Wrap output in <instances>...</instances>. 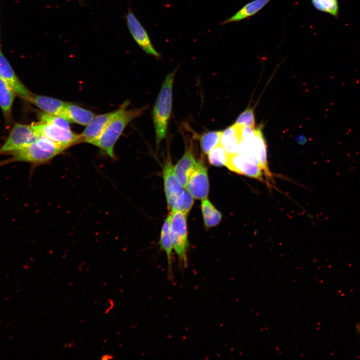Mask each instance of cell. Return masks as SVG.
<instances>
[{"mask_svg":"<svg viewBox=\"0 0 360 360\" xmlns=\"http://www.w3.org/2000/svg\"><path fill=\"white\" fill-rule=\"evenodd\" d=\"M194 199L191 194L186 190H184L176 200L172 210H178L187 215L192 206Z\"/></svg>","mask_w":360,"mask_h":360,"instance_id":"25","label":"cell"},{"mask_svg":"<svg viewBox=\"0 0 360 360\" xmlns=\"http://www.w3.org/2000/svg\"><path fill=\"white\" fill-rule=\"evenodd\" d=\"M197 162L191 149L188 150L178 163L174 166V172L180 183L186 188L188 178Z\"/></svg>","mask_w":360,"mask_h":360,"instance_id":"13","label":"cell"},{"mask_svg":"<svg viewBox=\"0 0 360 360\" xmlns=\"http://www.w3.org/2000/svg\"><path fill=\"white\" fill-rule=\"evenodd\" d=\"M254 154L256 158L259 166L264 171L267 178H272L267 161L266 145L260 127L254 128Z\"/></svg>","mask_w":360,"mask_h":360,"instance_id":"18","label":"cell"},{"mask_svg":"<svg viewBox=\"0 0 360 360\" xmlns=\"http://www.w3.org/2000/svg\"></svg>","mask_w":360,"mask_h":360,"instance_id":"28","label":"cell"},{"mask_svg":"<svg viewBox=\"0 0 360 360\" xmlns=\"http://www.w3.org/2000/svg\"><path fill=\"white\" fill-rule=\"evenodd\" d=\"M125 19L131 36L140 48L146 54L160 58L161 55L154 46L148 32L130 8L125 15Z\"/></svg>","mask_w":360,"mask_h":360,"instance_id":"7","label":"cell"},{"mask_svg":"<svg viewBox=\"0 0 360 360\" xmlns=\"http://www.w3.org/2000/svg\"><path fill=\"white\" fill-rule=\"evenodd\" d=\"M65 150L52 140L41 136L26 147L10 154V158L0 162V166L16 162H28L36 166L48 164Z\"/></svg>","mask_w":360,"mask_h":360,"instance_id":"2","label":"cell"},{"mask_svg":"<svg viewBox=\"0 0 360 360\" xmlns=\"http://www.w3.org/2000/svg\"><path fill=\"white\" fill-rule=\"evenodd\" d=\"M235 124L240 126L254 128L255 120L253 110L250 108H246L240 114L237 118Z\"/></svg>","mask_w":360,"mask_h":360,"instance_id":"26","label":"cell"},{"mask_svg":"<svg viewBox=\"0 0 360 360\" xmlns=\"http://www.w3.org/2000/svg\"><path fill=\"white\" fill-rule=\"evenodd\" d=\"M356 329H357L358 332L360 334V324L357 325Z\"/></svg>","mask_w":360,"mask_h":360,"instance_id":"27","label":"cell"},{"mask_svg":"<svg viewBox=\"0 0 360 360\" xmlns=\"http://www.w3.org/2000/svg\"><path fill=\"white\" fill-rule=\"evenodd\" d=\"M176 72L175 69L167 75L154 108L152 114L157 146L166 136L172 111V85Z\"/></svg>","mask_w":360,"mask_h":360,"instance_id":"3","label":"cell"},{"mask_svg":"<svg viewBox=\"0 0 360 360\" xmlns=\"http://www.w3.org/2000/svg\"><path fill=\"white\" fill-rule=\"evenodd\" d=\"M16 92L4 79L0 78V108L7 122L12 120V112Z\"/></svg>","mask_w":360,"mask_h":360,"instance_id":"16","label":"cell"},{"mask_svg":"<svg viewBox=\"0 0 360 360\" xmlns=\"http://www.w3.org/2000/svg\"><path fill=\"white\" fill-rule=\"evenodd\" d=\"M129 102L125 101L110 121L101 136L92 144L112 158H115L114 147L123 131L132 120L141 116L146 107L127 110Z\"/></svg>","mask_w":360,"mask_h":360,"instance_id":"1","label":"cell"},{"mask_svg":"<svg viewBox=\"0 0 360 360\" xmlns=\"http://www.w3.org/2000/svg\"><path fill=\"white\" fill-rule=\"evenodd\" d=\"M201 210L204 225L206 228L215 226L221 221V213L206 198L202 200Z\"/></svg>","mask_w":360,"mask_h":360,"instance_id":"21","label":"cell"},{"mask_svg":"<svg viewBox=\"0 0 360 360\" xmlns=\"http://www.w3.org/2000/svg\"><path fill=\"white\" fill-rule=\"evenodd\" d=\"M272 0H254L244 6L230 18L221 22L224 25L231 22H238L253 16L263 8Z\"/></svg>","mask_w":360,"mask_h":360,"instance_id":"19","label":"cell"},{"mask_svg":"<svg viewBox=\"0 0 360 360\" xmlns=\"http://www.w3.org/2000/svg\"><path fill=\"white\" fill-rule=\"evenodd\" d=\"M240 142L239 125L234 124L222 132L220 144L228 153H240Z\"/></svg>","mask_w":360,"mask_h":360,"instance_id":"20","label":"cell"},{"mask_svg":"<svg viewBox=\"0 0 360 360\" xmlns=\"http://www.w3.org/2000/svg\"><path fill=\"white\" fill-rule=\"evenodd\" d=\"M40 136L33 124L16 123L7 139L0 147V156L9 155L36 141Z\"/></svg>","mask_w":360,"mask_h":360,"instance_id":"5","label":"cell"},{"mask_svg":"<svg viewBox=\"0 0 360 360\" xmlns=\"http://www.w3.org/2000/svg\"><path fill=\"white\" fill-rule=\"evenodd\" d=\"M226 166L233 172L264 181L262 170L240 153L229 154Z\"/></svg>","mask_w":360,"mask_h":360,"instance_id":"9","label":"cell"},{"mask_svg":"<svg viewBox=\"0 0 360 360\" xmlns=\"http://www.w3.org/2000/svg\"><path fill=\"white\" fill-rule=\"evenodd\" d=\"M95 116L90 110L76 104L66 102L62 118L69 122L86 126Z\"/></svg>","mask_w":360,"mask_h":360,"instance_id":"15","label":"cell"},{"mask_svg":"<svg viewBox=\"0 0 360 360\" xmlns=\"http://www.w3.org/2000/svg\"><path fill=\"white\" fill-rule=\"evenodd\" d=\"M311 2L318 10L338 18L340 13L338 0H311Z\"/></svg>","mask_w":360,"mask_h":360,"instance_id":"22","label":"cell"},{"mask_svg":"<svg viewBox=\"0 0 360 360\" xmlns=\"http://www.w3.org/2000/svg\"><path fill=\"white\" fill-rule=\"evenodd\" d=\"M33 124L40 136H44L52 140L64 149L82 142L80 134L74 132L70 128L42 122Z\"/></svg>","mask_w":360,"mask_h":360,"instance_id":"6","label":"cell"},{"mask_svg":"<svg viewBox=\"0 0 360 360\" xmlns=\"http://www.w3.org/2000/svg\"><path fill=\"white\" fill-rule=\"evenodd\" d=\"M171 214L168 216L162 228L160 246L166 256L168 261V277L169 280L173 277L172 272V245L170 236V222Z\"/></svg>","mask_w":360,"mask_h":360,"instance_id":"17","label":"cell"},{"mask_svg":"<svg viewBox=\"0 0 360 360\" xmlns=\"http://www.w3.org/2000/svg\"><path fill=\"white\" fill-rule=\"evenodd\" d=\"M186 214L182 212L173 210L170 222V236L173 249L176 252L182 268L188 266V238Z\"/></svg>","mask_w":360,"mask_h":360,"instance_id":"4","label":"cell"},{"mask_svg":"<svg viewBox=\"0 0 360 360\" xmlns=\"http://www.w3.org/2000/svg\"><path fill=\"white\" fill-rule=\"evenodd\" d=\"M228 154L225 148L219 143L208 154L209 162L214 166H226Z\"/></svg>","mask_w":360,"mask_h":360,"instance_id":"23","label":"cell"},{"mask_svg":"<svg viewBox=\"0 0 360 360\" xmlns=\"http://www.w3.org/2000/svg\"><path fill=\"white\" fill-rule=\"evenodd\" d=\"M222 133V132L220 131L210 132L204 134L201 136L200 144L202 150L204 154H208L220 143Z\"/></svg>","mask_w":360,"mask_h":360,"instance_id":"24","label":"cell"},{"mask_svg":"<svg viewBox=\"0 0 360 360\" xmlns=\"http://www.w3.org/2000/svg\"><path fill=\"white\" fill-rule=\"evenodd\" d=\"M118 109L104 114L95 116L86 126L80 134L82 142L93 144L101 136L112 118L116 114Z\"/></svg>","mask_w":360,"mask_h":360,"instance_id":"12","label":"cell"},{"mask_svg":"<svg viewBox=\"0 0 360 360\" xmlns=\"http://www.w3.org/2000/svg\"><path fill=\"white\" fill-rule=\"evenodd\" d=\"M0 78L6 80L20 98L30 102L34 94L26 87L17 76L1 50H0Z\"/></svg>","mask_w":360,"mask_h":360,"instance_id":"10","label":"cell"},{"mask_svg":"<svg viewBox=\"0 0 360 360\" xmlns=\"http://www.w3.org/2000/svg\"><path fill=\"white\" fill-rule=\"evenodd\" d=\"M163 176L168 208L172 211L176 200L184 190L174 175V166L170 159L168 158L164 166Z\"/></svg>","mask_w":360,"mask_h":360,"instance_id":"11","label":"cell"},{"mask_svg":"<svg viewBox=\"0 0 360 360\" xmlns=\"http://www.w3.org/2000/svg\"><path fill=\"white\" fill-rule=\"evenodd\" d=\"M186 188L195 199L202 200L207 198L209 192L208 170L200 161L197 162Z\"/></svg>","mask_w":360,"mask_h":360,"instance_id":"8","label":"cell"},{"mask_svg":"<svg viewBox=\"0 0 360 360\" xmlns=\"http://www.w3.org/2000/svg\"><path fill=\"white\" fill-rule=\"evenodd\" d=\"M30 103L44 112L62 117L66 102L50 96L34 94Z\"/></svg>","mask_w":360,"mask_h":360,"instance_id":"14","label":"cell"}]
</instances>
